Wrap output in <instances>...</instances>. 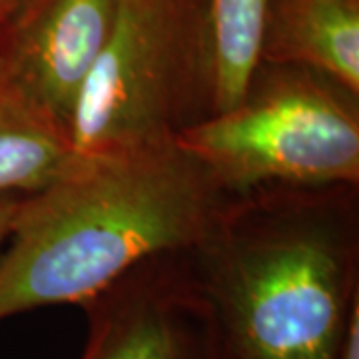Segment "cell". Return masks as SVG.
<instances>
[{
  "instance_id": "1",
  "label": "cell",
  "mask_w": 359,
  "mask_h": 359,
  "mask_svg": "<svg viewBox=\"0 0 359 359\" xmlns=\"http://www.w3.org/2000/svg\"><path fill=\"white\" fill-rule=\"evenodd\" d=\"M188 257L228 359H337L359 308V186L231 194Z\"/></svg>"
},
{
  "instance_id": "2",
  "label": "cell",
  "mask_w": 359,
  "mask_h": 359,
  "mask_svg": "<svg viewBox=\"0 0 359 359\" xmlns=\"http://www.w3.org/2000/svg\"><path fill=\"white\" fill-rule=\"evenodd\" d=\"M230 196L178 140L74 154L20 198L0 250V321L84 306L144 259L192 248Z\"/></svg>"
},
{
  "instance_id": "3",
  "label": "cell",
  "mask_w": 359,
  "mask_h": 359,
  "mask_svg": "<svg viewBox=\"0 0 359 359\" xmlns=\"http://www.w3.org/2000/svg\"><path fill=\"white\" fill-rule=\"evenodd\" d=\"M210 0H116L72 126L74 154L176 142L216 112Z\"/></svg>"
},
{
  "instance_id": "4",
  "label": "cell",
  "mask_w": 359,
  "mask_h": 359,
  "mask_svg": "<svg viewBox=\"0 0 359 359\" xmlns=\"http://www.w3.org/2000/svg\"><path fill=\"white\" fill-rule=\"evenodd\" d=\"M178 142L228 194L359 186V92L320 70L257 60L236 102Z\"/></svg>"
},
{
  "instance_id": "5",
  "label": "cell",
  "mask_w": 359,
  "mask_h": 359,
  "mask_svg": "<svg viewBox=\"0 0 359 359\" xmlns=\"http://www.w3.org/2000/svg\"><path fill=\"white\" fill-rule=\"evenodd\" d=\"M80 308V359H228L188 250L144 259Z\"/></svg>"
},
{
  "instance_id": "6",
  "label": "cell",
  "mask_w": 359,
  "mask_h": 359,
  "mask_svg": "<svg viewBox=\"0 0 359 359\" xmlns=\"http://www.w3.org/2000/svg\"><path fill=\"white\" fill-rule=\"evenodd\" d=\"M114 8L116 0H26L0 22L2 90L72 138Z\"/></svg>"
},
{
  "instance_id": "7",
  "label": "cell",
  "mask_w": 359,
  "mask_h": 359,
  "mask_svg": "<svg viewBox=\"0 0 359 359\" xmlns=\"http://www.w3.org/2000/svg\"><path fill=\"white\" fill-rule=\"evenodd\" d=\"M257 58L320 70L359 92V0H266Z\"/></svg>"
},
{
  "instance_id": "8",
  "label": "cell",
  "mask_w": 359,
  "mask_h": 359,
  "mask_svg": "<svg viewBox=\"0 0 359 359\" xmlns=\"http://www.w3.org/2000/svg\"><path fill=\"white\" fill-rule=\"evenodd\" d=\"M72 156L68 134L0 90V198L40 192L65 172Z\"/></svg>"
},
{
  "instance_id": "9",
  "label": "cell",
  "mask_w": 359,
  "mask_h": 359,
  "mask_svg": "<svg viewBox=\"0 0 359 359\" xmlns=\"http://www.w3.org/2000/svg\"><path fill=\"white\" fill-rule=\"evenodd\" d=\"M264 2L266 0H210L218 62L216 112L236 102L252 68L259 60L257 42Z\"/></svg>"
},
{
  "instance_id": "10",
  "label": "cell",
  "mask_w": 359,
  "mask_h": 359,
  "mask_svg": "<svg viewBox=\"0 0 359 359\" xmlns=\"http://www.w3.org/2000/svg\"><path fill=\"white\" fill-rule=\"evenodd\" d=\"M20 198L22 196H4V198H0V250H2V245L6 244V240L11 236V228H13Z\"/></svg>"
},
{
  "instance_id": "11",
  "label": "cell",
  "mask_w": 359,
  "mask_h": 359,
  "mask_svg": "<svg viewBox=\"0 0 359 359\" xmlns=\"http://www.w3.org/2000/svg\"><path fill=\"white\" fill-rule=\"evenodd\" d=\"M337 359H359V308L353 311L349 320Z\"/></svg>"
},
{
  "instance_id": "12",
  "label": "cell",
  "mask_w": 359,
  "mask_h": 359,
  "mask_svg": "<svg viewBox=\"0 0 359 359\" xmlns=\"http://www.w3.org/2000/svg\"><path fill=\"white\" fill-rule=\"evenodd\" d=\"M26 0H0V22H4L11 14H14Z\"/></svg>"
},
{
  "instance_id": "13",
  "label": "cell",
  "mask_w": 359,
  "mask_h": 359,
  "mask_svg": "<svg viewBox=\"0 0 359 359\" xmlns=\"http://www.w3.org/2000/svg\"><path fill=\"white\" fill-rule=\"evenodd\" d=\"M0 90H2V65H0Z\"/></svg>"
}]
</instances>
